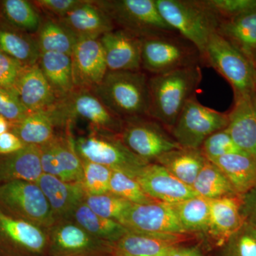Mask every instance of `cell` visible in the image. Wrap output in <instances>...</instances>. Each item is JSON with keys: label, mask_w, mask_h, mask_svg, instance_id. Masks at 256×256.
<instances>
[{"label": "cell", "mask_w": 256, "mask_h": 256, "mask_svg": "<svg viewBox=\"0 0 256 256\" xmlns=\"http://www.w3.org/2000/svg\"><path fill=\"white\" fill-rule=\"evenodd\" d=\"M202 78L200 65L153 75L149 78L150 118L171 130Z\"/></svg>", "instance_id": "1"}, {"label": "cell", "mask_w": 256, "mask_h": 256, "mask_svg": "<svg viewBox=\"0 0 256 256\" xmlns=\"http://www.w3.org/2000/svg\"><path fill=\"white\" fill-rule=\"evenodd\" d=\"M92 92L124 121L149 117V78L142 70L108 72Z\"/></svg>", "instance_id": "2"}, {"label": "cell", "mask_w": 256, "mask_h": 256, "mask_svg": "<svg viewBox=\"0 0 256 256\" xmlns=\"http://www.w3.org/2000/svg\"><path fill=\"white\" fill-rule=\"evenodd\" d=\"M166 23L194 45L201 57L210 36L218 31L220 20L204 0H156Z\"/></svg>", "instance_id": "3"}, {"label": "cell", "mask_w": 256, "mask_h": 256, "mask_svg": "<svg viewBox=\"0 0 256 256\" xmlns=\"http://www.w3.org/2000/svg\"><path fill=\"white\" fill-rule=\"evenodd\" d=\"M56 127H66L77 118L87 120L96 132L120 136L124 121L119 118L100 100L92 90L75 88L58 99L48 109Z\"/></svg>", "instance_id": "4"}, {"label": "cell", "mask_w": 256, "mask_h": 256, "mask_svg": "<svg viewBox=\"0 0 256 256\" xmlns=\"http://www.w3.org/2000/svg\"><path fill=\"white\" fill-rule=\"evenodd\" d=\"M202 58L230 84L234 98L256 92L250 58L218 32L210 36Z\"/></svg>", "instance_id": "5"}, {"label": "cell", "mask_w": 256, "mask_h": 256, "mask_svg": "<svg viewBox=\"0 0 256 256\" xmlns=\"http://www.w3.org/2000/svg\"><path fill=\"white\" fill-rule=\"evenodd\" d=\"M0 210L6 214L48 230L56 220L36 183L12 181L0 185Z\"/></svg>", "instance_id": "6"}, {"label": "cell", "mask_w": 256, "mask_h": 256, "mask_svg": "<svg viewBox=\"0 0 256 256\" xmlns=\"http://www.w3.org/2000/svg\"><path fill=\"white\" fill-rule=\"evenodd\" d=\"M80 159L104 165L136 178L141 168L149 164L124 146L119 136L92 131L74 140Z\"/></svg>", "instance_id": "7"}, {"label": "cell", "mask_w": 256, "mask_h": 256, "mask_svg": "<svg viewBox=\"0 0 256 256\" xmlns=\"http://www.w3.org/2000/svg\"><path fill=\"white\" fill-rule=\"evenodd\" d=\"M114 24L136 36L146 37L174 32L156 8V0L95 1Z\"/></svg>", "instance_id": "8"}, {"label": "cell", "mask_w": 256, "mask_h": 256, "mask_svg": "<svg viewBox=\"0 0 256 256\" xmlns=\"http://www.w3.org/2000/svg\"><path fill=\"white\" fill-rule=\"evenodd\" d=\"M171 34L142 38L141 67L153 75L198 65L202 58L196 47Z\"/></svg>", "instance_id": "9"}, {"label": "cell", "mask_w": 256, "mask_h": 256, "mask_svg": "<svg viewBox=\"0 0 256 256\" xmlns=\"http://www.w3.org/2000/svg\"><path fill=\"white\" fill-rule=\"evenodd\" d=\"M228 124V114L202 105L194 96L185 104L171 131L182 148L200 149L207 138Z\"/></svg>", "instance_id": "10"}, {"label": "cell", "mask_w": 256, "mask_h": 256, "mask_svg": "<svg viewBox=\"0 0 256 256\" xmlns=\"http://www.w3.org/2000/svg\"><path fill=\"white\" fill-rule=\"evenodd\" d=\"M47 233L48 256L114 255V244L92 236L72 220L56 222Z\"/></svg>", "instance_id": "11"}, {"label": "cell", "mask_w": 256, "mask_h": 256, "mask_svg": "<svg viewBox=\"0 0 256 256\" xmlns=\"http://www.w3.org/2000/svg\"><path fill=\"white\" fill-rule=\"evenodd\" d=\"M119 137L130 150L149 163L164 153L182 148L161 124L146 118L124 121Z\"/></svg>", "instance_id": "12"}, {"label": "cell", "mask_w": 256, "mask_h": 256, "mask_svg": "<svg viewBox=\"0 0 256 256\" xmlns=\"http://www.w3.org/2000/svg\"><path fill=\"white\" fill-rule=\"evenodd\" d=\"M47 230L0 210V256H48Z\"/></svg>", "instance_id": "13"}, {"label": "cell", "mask_w": 256, "mask_h": 256, "mask_svg": "<svg viewBox=\"0 0 256 256\" xmlns=\"http://www.w3.org/2000/svg\"><path fill=\"white\" fill-rule=\"evenodd\" d=\"M118 222L133 233L152 236L186 234L172 205L162 202H154L144 204H132Z\"/></svg>", "instance_id": "14"}, {"label": "cell", "mask_w": 256, "mask_h": 256, "mask_svg": "<svg viewBox=\"0 0 256 256\" xmlns=\"http://www.w3.org/2000/svg\"><path fill=\"white\" fill-rule=\"evenodd\" d=\"M44 173L67 182L82 183V164L76 150L74 140L69 134L56 136L40 146Z\"/></svg>", "instance_id": "15"}, {"label": "cell", "mask_w": 256, "mask_h": 256, "mask_svg": "<svg viewBox=\"0 0 256 256\" xmlns=\"http://www.w3.org/2000/svg\"><path fill=\"white\" fill-rule=\"evenodd\" d=\"M134 178L148 196L162 203L174 204L198 196L193 188L178 180L158 163L146 164Z\"/></svg>", "instance_id": "16"}, {"label": "cell", "mask_w": 256, "mask_h": 256, "mask_svg": "<svg viewBox=\"0 0 256 256\" xmlns=\"http://www.w3.org/2000/svg\"><path fill=\"white\" fill-rule=\"evenodd\" d=\"M72 62L75 88L92 90L108 73L105 52L99 38L79 40Z\"/></svg>", "instance_id": "17"}, {"label": "cell", "mask_w": 256, "mask_h": 256, "mask_svg": "<svg viewBox=\"0 0 256 256\" xmlns=\"http://www.w3.org/2000/svg\"><path fill=\"white\" fill-rule=\"evenodd\" d=\"M108 72L141 70L142 38L126 30H112L99 38Z\"/></svg>", "instance_id": "18"}, {"label": "cell", "mask_w": 256, "mask_h": 256, "mask_svg": "<svg viewBox=\"0 0 256 256\" xmlns=\"http://www.w3.org/2000/svg\"><path fill=\"white\" fill-rule=\"evenodd\" d=\"M226 130L246 154L256 159V92L234 98Z\"/></svg>", "instance_id": "19"}, {"label": "cell", "mask_w": 256, "mask_h": 256, "mask_svg": "<svg viewBox=\"0 0 256 256\" xmlns=\"http://www.w3.org/2000/svg\"><path fill=\"white\" fill-rule=\"evenodd\" d=\"M78 40H98L114 30V24L95 1H82L63 18H58Z\"/></svg>", "instance_id": "20"}, {"label": "cell", "mask_w": 256, "mask_h": 256, "mask_svg": "<svg viewBox=\"0 0 256 256\" xmlns=\"http://www.w3.org/2000/svg\"><path fill=\"white\" fill-rule=\"evenodd\" d=\"M14 92L28 112L48 110L58 100L38 63L24 67Z\"/></svg>", "instance_id": "21"}, {"label": "cell", "mask_w": 256, "mask_h": 256, "mask_svg": "<svg viewBox=\"0 0 256 256\" xmlns=\"http://www.w3.org/2000/svg\"><path fill=\"white\" fill-rule=\"evenodd\" d=\"M36 184L46 196L56 222L70 220L74 210L86 196L82 184L67 182L46 173Z\"/></svg>", "instance_id": "22"}, {"label": "cell", "mask_w": 256, "mask_h": 256, "mask_svg": "<svg viewBox=\"0 0 256 256\" xmlns=\"http://www.w3.org/2000/svg\"><path fill=\"white\" fill-rule=\"evenodd\" d=\"M242 205L240 196L210 200V222L207 233L218 245L226 244L245 223Z\"/></svg>", "instance_id": "23"}, {"label": "cell", "mask_w": 256, "mask_h": 256, "mask_svg": "<svg viewBox=\"0 0 256 256\" xmlns=\"http://www.w3.org/2000/svg\"><path fill=\"white\" fill-rule=\"evenodd\" d=\"M40 146L26 144L22 149L0 159V182L36 183L43 174Z\"/></svg>", "instance_id": "24"}, {"label": "cell", "mask_w": 256, "mask_h": 256, "mask_svg": "<svg viewBox=\"0 0 256 256\" xmlns=\"http://www.w3.org/2000/svg\"><path fill=\"white\" fill-rule=\"evenodd\" d=\"M184 235L152 236L128 232L114 244V256H169Z\"/></svg>", "instance_id": "25"}, {"label": "cell", "mask_w": 256, "mask_h": 256, "mask_svg": "<svg viewBox=\"0 0 256 256\" xmlns=\"http://www.w3.org/2000/svg\"><path fill=\"white\" fill-rule=\"evenodd\" d=\"M207 159L200 149L181 148L164 153L156 160L175 178L188 186H193Z\"/></svg>", "instance_id": "26"}, {"label": "cell", "mask_w": 256, "mask_h": 256, "mask_svg": "<svg viewBox=\"0 0 256 256\" xmlns=\"http://www.w3.org/2000/svg\"><path fill=\"white\" fill-rule=\"evenodd\" d=\"M212 162L223 172L239 196L256 188V158L247 154H230Z\"/></svg>", "instance_id": "27"}, {"label": "cell", "mask_w": 256, "mask_h": 256, "mask_svg": "<svg viewBox=\"0 0 256 256\" xmlns=\"http://www.w3.org/2000/svg\"><path fill=\"white\" fill-rule=\"evenodd\" d=\"M38 64L58 99L75 89L72 57L56 52L41 53Z\"/></svg>", "instance_id": "28"}, {"label": "cell", "mask_w": 256, "mask_h": 256, "mask_svg": "<svg viewBox=\"0 0 256 256\" xmlns=\"http://www.w3.org/2000/svg\"><path fill=\"white\" fill-rule=\"evenodd\" d=\"M0 50L25 66L38 63L41 55L36 38L30 34L2 24H0Z\"/></svg>", "instance_id": "29"}, {"label": "cell", "mask_w": 256, "mask_h": 256, "mask_svg": "<svg viewBox=\"0 0 256 256\" xmlns=\"http://www.w3.org/2000/svg\"><path fill=\"white\" fill-rule=\"evenodd\" d=\"M70 220L78 224L92 236L110 244H116L129 232L117 220L97 214L84 202L74 210Z\"/></svg>", "instance_id": "30"}, {"label": "cell", "mask_w": 256, "mask_h": 256, "mask_svg": "<svg viewBox=\"0 0 256 256\" xmlns=\"http://www.w3.org/2000/svg\"><path fill=\"white\" fill-rule=\"evenodd\" d=\"M11 132L25 144L42 146L56 136V126L50 110L30 112L16 124L10 126Z\"/></svg>", "instance_id": "31"}, {"label": "cell", "mask_w": 256, "mask_h": 256, "mask_svg": "<svg viewBox=\"0 0 256 256\" xmlns=\"http://www.w3.org/2000/svg\"><path fill=\"white\" fill-rule=\"evenodd\" d=\"M217 32L248 57L256 50V10L220 22Z\"/></svg>", "instance_id": "32"}, {"label": "cell", "mask_w": 256, "mask_h": 256, "mask_svg": "<svg viewBox=\"0 0 256 256\" xmlns=\"http://www.w3.org/2000/svg\"><path fill=\"white\" fill-rule=\"evenodd\" d=\"M192 188L198 196L208 200L239 196L223 172L208 160L198 173Z\"/></svg>", "instance_id": "33"}, {"label": "cell", "mask_w": 256, "mask_h": 256, "mask_svg": "<svg viewBox=\"0 0 256 256\" xmlns=\"http://www.w3.org/2000/svg\"><path fill=\"white\" fill-rule=\"evenodd\" d=\"M41 53L56 52L72 57L78 40L58 20L42 22L36 38Z\"/></svg>", "instance_id": "34"}, {"label": "cell", "mask_w": 256, "mask_h": 256, "mask_svg": "<svg viewBox=\"0 0 256 256\" xmlns=\"http://www.w3.org/2000/svg\"><path fill=\"white\" fill-rule=\"evenodd\" d=\"M172 205L186 233L208 232L210 200L196 196Z\"/></svg>", "instance_id": "35"}, {"label": "cell", "mask_w": 256, "mask_h": 256, "mask_svg": "<svg viewBox=\"0 0 256 256\" xmlns=\"http://www.w3.org/2000/svg\"><path fill=\"white\" fill-rule=\"evenodd\" d=\"M2 16L10 26L26 33L38 32L42 25L40 14L25 0H4L1 2Z\"/></svg>", "instance_id": "36"}, {"label": "cell", "mask_w": 256, "mask_h": 256, "mask_svg": "<svg viewBox=\"0 0 256 256\" xmlns=\"http://www.w3.org/2000/svg\"><path fill=\"white\" fill-rule=\"evenodd\" d=\"M110 193L136 204L158 202L146 194L136 178L117 170H112L111 174Z\"/></svg>", "instance_id": "37"}, {"label": "cell", "mask_w": 256, "mask_h": 256, "mask_svg": "<svg viewBox=\"0 0 256 256\" xmlns=\"http://www.w3.org/2000/svg\"><path fill=\"white\" fill-rule=\"evenodd\" d=\"M82 185L86 194L100 195L110 192V181L112 170L107 166L82 160Z\"/></svg>", "instance_id": "38"}, {"label": "cell", "mask_w": 256, "mask_h": 256, "mask_svg": "<svg viewBox=\"0 0 256 256\" xmlns=\"http://www.w3.org/2000/svg\"><path fill=\"white\" fill-rule=\"evenodd\" d=\"M84 202L97 214L117 222L132 205L130 202L110 192L94 196L86 195Z\"/></svg>", "instance_id": "39"}, {"label": "cell", "mask_w": 256, "mask_h": 256, "mask_svg": "<svg viewBox=\"0 0 256 256\" xmlns=\"http://www.w3.org/2000/svg\"><path fill=\"white\" fill-rule=\"evenodd\" d=\"M200 149L205 158L210 162L227 154H246L234 142L226 128L210 134Z\"/></svg>", "instance_id": "40"}, {"label": "cell", "mask_w": 256, "mask_h": 256, "mask_svg": "<svg viewBox=\"0 0 256 256\" xmlns=\"http://www.w3.org/2000/svg\"><path fill=\"white\" fill-rule=\"evenodd\" d=\"M226 244L227 256H256V227L246 222Z\"/></svg>", "instance_id": "41"}, {"label": "cell", "mask_w": 256, "mask_h": 256, "mask_svg": "<svg viewBox=\"0 0 256 256\" xmlns=\"http://www.w3.org/2000/svg\"><path fill=\"white\" fill-rule=\"evenodd\" d=\"M204 2L220 21L256 10V0H204Z\"/></svg>", "instance_id": "42"}, {"label": "cell", "mask_w": 256, "mask_h": 256, "mask_svg": "<svg viewBox=\"0 0 256 256\" xmlns=\"http://www.w3.org/2000/svg\"><path fill=\"white\" fill-rule=\"evenodd\" d=\"M28 114L14 92L0 88V116L8 120L10 126L16 124Z\"/></svg>", "instance_id": "43"}, {"label": "cell", "mask_w": 256, "mask_h": 256, "mask_svg": "<svg viewBox=\"0 0 256 256\" xmlns=\"http://www.w3.org/2000/svg\"><path fill=\"white\" fill-rule=\"evenodd\" d=\"M24 66L0 50V88L14 92L15 85Z\"/></svg>", "instance_id": "44"}, {"label": "cell", "mask_w": 256, "mask_h": 256, "mask_svg": "<svg viewBox=\"0 0 256 256\" xmlns=\"http://www.w3.org/2000/svg\"><path fill=\"white\" fill-rule=\"evenodd\" d=\"M80 2V0H38L34 1V4L46 12L60 18L68 14Z\"/></svg>", "instance_id": "45"}, {"label": "cell", "mask_w": 256, "mask_h": 256, "mask_svg": "<svg viewBox=\"0 0 256 256\" xmlns=\"http://www.w3.org/2000/svg\"><path fill=\"white\" fill-rule=\"evenodd\" d=\"M26 146L12 132H8L0 134V156H9L22 149Z\"/></svg>", "instance_id": "46"}, {"label": "cell", "mask_w": 256, "mask_h": 256, "mask_svg": "<svg viewBox=\"0 0 256 256\" xmlns=\"http://www.w3.org/2000/svg\"><path fill=\"white\" fill-rule=\"evenodd\" d=\"M240 196L242 214L246 222L256 227V188Z\"/></svg>", "instance_id": "47"}, {"label": "cell", "mask_w": 256, "mask_h": 256, "mask_svg": "<svg viewBox=\"0 0 256 256\" xmlns=\"http://www.w3.org/2000/svg\"><path fill=\"white\" fill-rule=\"evenodd\" d=\"M169 256H202L201 252L195 247L175 246Z\"/></svg>", "instance_id": "48"}, {"label": "cell", "mask_w": 256, "mask_h": 256, "mask_svg": "<svg viewBox=\"0 0 256 256\" xmlns=\"http://www.w3.org/2000/svg\"><path fill=\"white\" fill-rule=\"evenodd\" d=\"M10 128V124L8 120L2 116H0V134L8 132Z\"/></svg>", "instance_id": "49"}, {"label": "cell", "mask_w": 256, "mask_h": 256, "mask_svg": "<svg viewBox=\"0 0 256 256\" xmlns=\"http://www.w3.org/2000/svg\"><path fill=\"white\" fill-rule=\"evenodd\" d=\"M248 58H250V62H252V67H254L256 85V52H252V54L249 55Z\"/></svg>", "instance_id": "50"}, {"label": "cell", "mask_w": 256, "mask_h": 256, "mask_svg": "<svg viewBox=\"0 0 256 256\" xmlns=\"http://www.w3.org/2000/svg\"><path fill=\"white\" fill-rule=\"evenodd\" d=\"M114 256V255H109V256Z\"/></svg>", "instance_id": "51"}]
</instances>
